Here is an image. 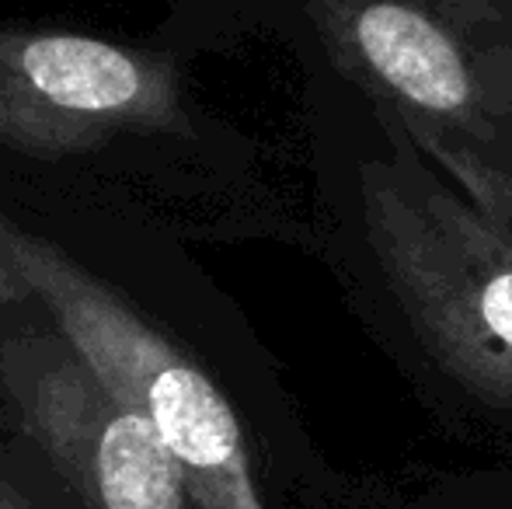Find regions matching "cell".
Segmentation results:
<instances>
[{
  "label": "cell",
  "instance_id": "1",
  "mask_svg": "<svg viewBox=\"0 0 512 509\" xmlns=\"http://www.w3.org/2000/svg\"><path fill=\"white\" fill-rule=\"evenodd\" d=\"M307 11L387 133L512 224V0H307Z\"/></svg>",
  "mask_w": 512,
  "mask_h": 509
},
{
  "label": "cell",
  "instance_id": "2",
  "mask_svg": "<svg viewBox=\"0 0 512 509\" xmlns=\"http://www.w3.org/2000/svg\"><path fill=\"white\" fill-rule=\"evenodd\" d=\"M363 164L366 238L422 346L457 381L512 398V224L485 213L401 136Z\"/></svg>",
  "mask_w": 512,
  "mask_h": 509
},
{
  "label": "cell",
  "instance_id": "3",
  "mask_svg": "<svg viewBox=\"0 0 512 509\" xmlns=\"http://www.w3.org/2000/svg\"><path fill=\"white\" fill-rule=\"evenodd\" d=\"M0 258L53 314L56 332L175 457L199 509H262L234 408L171 339L63 248L0 217Z\"/></svg>",
  "mask_w": 512,
  "mask_h": 509
},
{
  "label": "cell",
  "instance_id": "4",
  "mask_svg": "<svg viewBox=\"0 0 512 509\" xmlns=\"http://www.w3.org/2000/svg\"><path fill=\"white\" fill-rule=\"evenodd\" d=\"M122 133H192L175 63L91 35L0 32V143L63 157Z\"/></svg>",
  "mask_w": 512,
  "mask_h": 509
},
{
  "label": "cell",
  "instance_id": "5",
  "mask_svg": "<svg viewBox=\"0 0 512 509\" xmlns=\"http://www.w3.org/2000/svg\"><path fill=\"white\" fill-rule=\"evenodd\" d=\"M0 387L25 433L91 509H189L185 478L157 433L98 381L63 335L0 346Z\"/></svg>",
  "mask_w": 512,
  "mask_h": 509
},
{
  "label": "cell",
  "instance_id": "6",
  "mask_svg": "<svg viewBox=\"0 0 512 509\" xmlns=\"http://www.w3.org/2000/svg\"><path fill=\"white\" fill-rule=\"evenodd\" d=\"M28 297H32V290L25 286V279L0 258V304H21Z\"/></svg>",
  "mask_w": 512,
  "mask_h": 509
},
{
  "label": "cell",
  "instance_id": "7",
  "mask_svg": "<svg viewBox=\"0 0 512 509\" xmlns=\"http://www.w3.org/2000/svg\"><path fill=\"white\" fill-rule=\"evenodd\" d=\"M0 509H28V503L21 499V492L14 489V482L4 475H0Z\"/></svg>",
  "mask_w": 512,
  "mask_h": 509
}]
</instances>
